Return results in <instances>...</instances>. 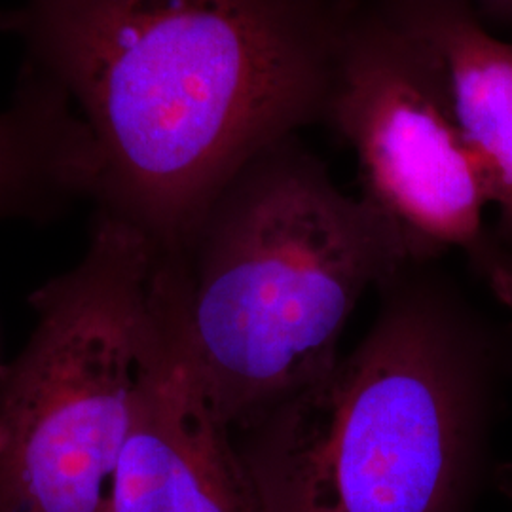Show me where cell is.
<instances>
[{
	"label": "cell",
	"instance_id": "7",
	"mask_svg": "<svg viewBox=\"0 0 512 512\" xmlns=\"http://www.w3.org/2000/svg\"><path fill=\"white\" fill-rule=\"evenodd\" d=\"M448 76L465 141L499 213V245L512 256V40L490 33L465 0H403Z\"/></svg>",
	"mask_w": 512,
	"mask_h": 512
},
{
	"label": "cell",
	"instance_id": "3",
	"mask_svg": "<svg viewBox=\"0 0 512 512\" xmlns=\"http://www.w3.org/2000/svg\"><path fill=\"white\" fill-rule=\"evenodd\" d=\"M469 427L456 336L406 302L238 446L268 512H456Z\"/></svg>",
	"mask_w": 512,
	"mask_h": 512
},
{
	"label": "cell",
	"instance_id": "5",
	"mask_svg": "<svg viewBox=\"0 0 512 512\" xmlns=\"http://www.w3.org/2000/svg\"><path fill=\"white\" fill-rule=\"evenodd\" d=\"M327 112L357 152L363 198L414 260L463 249L512 304V256L482 224L490 203L433 42L401 4L342 31Z\"/></svg>",
	"mask_w": 512,
	"mask_h": 512
},
{
	"label": "cell",
	"instance_id": "2",
	"mask_svg": "<svg viewBox=\"0 0 512 512\" xmlns=\"http://www.w3.org/2000/svg\"><path fill=\"white\" fill-rule=\"evenodd\" d=\"M165 258L186 353L232 431L327 372L359 298L414 260L372 203L340 192L289 139L247 165Z\"/></svg>",
	"mask_w": 512,
	"mask_h": 512
},
{
	"label": "cell",
	"instance_id": "1",
	"mask_svg": "<svg viewBox=\"0 0 512 512\" xmlns=\"http://www.w3.org/2000/svg\"><path fill=\"white\" fill-rule=\"evenodd\" d=\"M317 0H18L0 33L86 129L95 213L175 255L239 173L327 110Z\"/></svg>",
	"mask_w": 512,
	"mask_h": 512
},
{
	"label": "cell",
	"instance_id": "6",
	"mask_svg": "<svg viewBox=\"0 0 512 512\" xmlns=\"http://www.w3.org/2000/svg\"><path fill=\"white\" fill-rule=\"evenodd\" d=\"M110 512H268L232 429L205 397L162 268L156 327Z\"/></svg>",
	"mask_w": 512,
	"mask_h": 512
},
{
	"label": "cell",
	"instance_id": "9",
	"mask_svg": "<svg viewBox=\"0 0 512 512\" xmlns=\"http://www.w3.org/2000/svg\"><path fill=\"white\" fill-rule=\"evenodd\" d=\"M471 8H478L490 18L512 25V0H465Z\"/></svg>",
	"mask_w": 512,
	"mask_h": 512
},
{
	"label": "cell",
	"instance_id": "8",
	"mask_svg": "<svg viewBox=\"0 0 512 512\" xmlns=\"http://www.w3.org/2000/svg\"><path fill=\"white\" fill-rule=\"evenodd\" d=\"M92 143L67 99L21 69L12 103L0 110V222L46 220L92 203Z\"/></svg>",
	"mask_w": 512,
	"mask_h": 512
},
{
	"label": "cell",
	"instance_id": "4",
	"mask_svg": "<svg viewBox=\"0 0 512 512\" xmlns=\"http://www.w3.org/2000/svg\"><path fill=\"white\" fill-rule=\"evenodd\" d=\"M160 251L95 213L82 258L31 294L0 370V512H110L156 327Z\"/></svg>",
	"mask_w": 512,
	"mask_h": 512
},
{
	"label": "cell",
	"instance_id": "10",
	"mask_svg": "<svg viewBox=\"0 0 512 512\" xmlns=\"http://www.w3.org/2000/svg\"><path fill=\"white\" fill-rule=\"evenodd\" d=\"M503 478V482H501V488L507 492V494L512 497V473H505V475L501 476Z\"/></svg>",
	"mask_w": 512,
	"mask_h": 512
}]
</instances>
